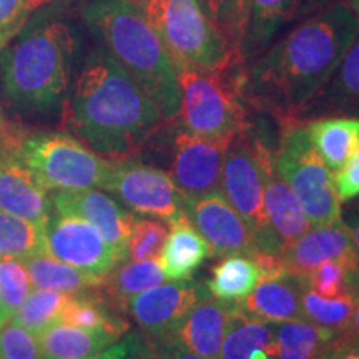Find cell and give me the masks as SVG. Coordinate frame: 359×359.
<instances>
[{"label": "cell", "instance_id": "obj_5", "mask_svg": "<svg viewBox=\"0 0 359 359\" xmlns=\"http://www.w3.org/2000/svg\"><path fill=\"white\" fill-rule=\"evenodd\" d=\"M173 65L206 72L245 70L240 52L210 20L198 0H150L142 7Z\"/></svg>", "mask_w": 359, "mask_h": 359}, {"label": "cell", "instance_id": "obj_9", "mask_svg": "<svg viewBox=\"0 0 359 359\" xmlns=\"http://www.w3.org/2000/svg\"><path fill=\"white\" fill-rule=\"evenodd\" d=\"M263 143L262 138L251 133L248 127L228 147L222 172V195L253 228L258 251L269 253L262 167Z\"/></svg>", "mask_w": 359, "mask_h": 359}, {"label": "cell", "instance_id": "obj_36", "mask_svg": "<svg viewBox=\"0 0 359 359\" xmlns=\"http://www.w3.org/2000/svg\"><path fill=\"white\" fill-rule=\"evenodd\" d=\"M170 233L168 223L158 218H135L128 238L127 258L135 262L158 259Z\"/></svg>", "mask_w": 359, "mask_h": 359}, {"label": "cell", "instance_id": "obj_7", "mask_svg": "<svg viewBox=\"0 0 359 359\" xmlns=\"http://www.w3.org/2000/svg\"><path fill=\"white\" fill-rule=\"evenodd\" d=\"M273 155L278 173L293 190L311 224L321 226L339 222L343 201L336 191L333 173L314 150L304 122L283 125Z\"/></svg>", "mask_w": 359, "mask_h": 359}, {"label": "cell", "instance_id": "obj_42", "mask_svg": "<svg viewBox=\"0 0 359 359\" xmlns=\"http://www.w3.org/2000/svg\"><path fill=\"white\" fill-rule=\"evenodd\" d=\"M150 353L151 359H206L187 349L175 339V336L154 339V343H150Z\"/></svg>", "mask_w": 359, "mask_h": 359}, {"label": "cell", "instance_id": "obj_49", "mask_svg": "<svg viewBox=\"0 0 359 359\" xmlns=\"http://www.w3.org/2000/svg\"><path fill=\"white\" fill-rule=\"evenodd\" d=\"M344 4L359 17V0H344Z\"/></svg>", "mask_w": 359, "mask_h": 359}, {"label": "cell", "instance_id": "obj_15", "mask_svg": "<svg viewBox=\"0 0 359 359\" xmlns=\"http://www.w3.org/2000/svg\"><path fill=\"white\" fill-rule=\"evenodd\" d=\"M283 268L288 275L296 278H306L325 262L343 263L356 281L359 259L354 250L351 235L343 218L331 224L314 226L313 230L299 236L294 243L280 253Z\"/></svg>", "mask_w": 359, "mask_h": 359}, {"label": "cell", "instance_id": "obj_6", "mask_svg": "<svg viewBox=\"0 0 359 359\" xmlns=\"http://www.w3.org/2000/svg\"><path fill=\"white\" fill-rule=\"evenodd\" d=\"M182 97V128L203 140L230 147L248 130L240 93L243 70L206 72L187 65L175 67Z\"/></svg>", "mask_w": 359, "mask_h": 359}, {"label": "cell", "instance_id": "obj_2", "mask_svg": "<svg viewBox=\"0 0 359 359\" xmlns=\"http://www.w3.org/2000/svg\"><path fill=\"white\" fill-rule=\"evenodd\" d=\"M165 123L145 90L105 48L88 55L62 116L72 137L110 161L133 158Z\"/></svg>", "mask_w": 359, "mask_h": 359}, {"label": "cell", "instance_id": "obj_11", "mask_svg": "<svg viewBox=\"0 0 359 359\" xmlns=\"http://www.w3.org/2000/svg\"><path fill=\"white\" fill-rule=\"evenodd\" d=\"M43 231L45 253L88 275L103 278L125 262L102 233L82 218L55 213L48 218Z\"/></svg>", "mask_w": 359, "mask_h": 359}, {"label": "cell", "instance_id": "obj_12", "mask_svg": "<svg viewBox=\"0 0 359 359\" xmlns=\"http://www.w3.org/2000/svg\"><path fill=\"white\" fill-rule=\"evenodd\" d=\"M24 138L7 123L0 125V210L45 228L52 203L22 161Z\"/></svg>", "mask_w": 359, "mask_h": 359}, {"label": "cell", "instance_id": "obj_35", "mask_svg": "<svg viewBox=\"0 0 359 359\" xmlns=\"http://www.w3.org/2000/svg\"><path fill=\"white\" fill-rule=\"evenodd\" d=\"M32 290V280L20 259L0 258V314L4 321L12 320Z\"/></svg>", "mask_w": 359, "mask_h": 359}, {"label": "cell", "instance_id": "obj_28", "mask_svg": "<svg viewBox=\"0 0 359 359\" xmlns=\"http://www.w3.org/2000/svg\"><path fill=\"white\" fill-rule=\"evenodd\" d=\"M336 331L308 320L275 325L273 359H325Z\"/></svg>", "mask_w": 359, "mask_h": 359}, {"label": "cell", "instance_id": "obj_34", "mask_svg": "<svg viewBox=\"0 0 359 359\" xmlns=\"http://www.w3.org/2000/svg\"><path fill=\"white\" fill-rule=\"evenodd\" d=\"M302 306L304 320L339 333L351 321L356 309V296L349 293L338 298H326L313 291L306 283L302 294Z\"/></svg>", "mask_w": 359, "mask_h": 359}, {"label": "cell", "instance_id": "obj_27", "mask_svg": "<svg viewBox=\"0 0 359 359\" xmlns=\"http://www.w3.org/2000/svg\"><path fill=\"white\" fill-rule=\"evenodd\" d=\"M257 351L275 354V325L245 313L235 303L218 359H250Z\"/></svg>", "mask_w": 359, "mask_h": 359}, {"label": "cell", "instance_id": "obj_24", "mask_svg": "<svg viewBox=\"0 0 359 359\" xmlns=\"http://www.w3.org/2000/svg\"><path fill=\"white\" fill-rule=\"evenodd\" d=\"M163 269L158 259H143V262L118 263L109 275L102 278L97 286V293L118 313L127 311L128 302L133 296L165 283Z\"/></svg>", "mask_w": 359, "mask_h": 359}, {"label": "cell", "instance_id": "obj_39", "mask_svg": "<svg viewBox=\"0 0 359 359\" xmlns=\"http://www.w3.org/2000/svg\"><path fill=\"white\" fill-rule=\"evenodd\" d=\"M27 17L25 0H0V50L20 32Z\"/></svg>", "mask_w": 359, "mask_h": 359}, {"label": "cell", "instance_id": "obj_52", "mask_svg": "<svg viewBox=\"0 0 359 359\" xmlns=\"http://www.w3.org/2000/svg\"><path fill=\"white\" fill-rule=\"evenodd\" d=\"M2 325H6V321H4V318H2V314H0V326Z\"/></svg>", "mask_w": 359, "mask_h": 359}, {"label": "cell", "instance_id": "obj_8", "mask_svg": "<svg viewBox=\"0 0 359 359\" xmlns=\"http://www.w3.org/2000/svg\"><path fill=\"white\" fill-rule=\"evenodd\" d=\"M20 156L45 193L103 188L111 165L70 133L25 137Z\"/></svg>", "mask_w": 359, "mask_h": 359}, {"label": "cell", "instance_id": "obj_19", "mask_svg": "<svg viewBox=\"0 0 359 359\" xmlns=\"http://www.w3.org/2000/svg\"><path fill=\"white\" fill-rule=\"evenodd\" d=\"M333 6L331 0H250L246 32L241 43L245 65L266 50L291 25Z\"/></svg>", "mask_w": 359, "mask_h": 359}, {"label": "cell", "instance_id": "obj_10", "mask_svg": "<svg viewBox=\"0 0 359 359\" xmlns=\"http://www.w3.org/2000/svg\"><path fill=\"white\" fill-rule=\"evenodd\" d=\"M103 188L133 212L168 224L187 213L185 201L170 173L132 158L111 161Z\"/></svg>", "mask_w": 359, "mask_h": 359}, {"label": "cell", "instance_id": "obj_21", "mask_svg": "<svg viewBox=\"0 0 359 359\" xmlns=\"http://www.w3.org/2000/svg\"><path fill=\"white\" fill-rule=\"evenodd\" d=\"M320 116L359 118V32L325 87L308 103L299 122Z\"/></svg>", "mask_w": 359, "mask_h": 359}, {"label": "cell", "instance_id": "obj_33", "mask_svg": "<svg viewBox=\"0 0 359 359\" xmlns=\"http://www.w3.org/2000/svg\"><path fill=\"white\" fill-rule=\"evenodd\" d=\"M69 298L70 294L62 293V291L32 290V293L27 296L11 321L39 336L47 327L60 323V314Z\"/></svg>", "mask_w": 359, "mask_h": 359}, {"label": "cell", "instance_id": "obj_50", "mask_svg": "<svg viewBox=\"0 0 359 359\" xmlns=\"http://www.w3.org/2000/svg\"><path fill=\"white\" fill-rule=\"evenodd\" d=\"M125 2H128V4H133V6H137V7H143V6H147L148 2H150V0H125Z\"/></svg>", "mask_w": 359, "mask_h": 359}, {"label": "cell", "instance_id": "obj_22", "mask_svg": "<svg viewBox=\"0 0 359 359\" xmlns=\"http://www.w3.org/2000/svg\"><path fill=\"white\" fill-rule=\"evenodd\" d=\"M306 280L293 275H283L262 280L238 306L251 316L271 325L304 320L302 294Z\"/></svg>", "mask_w": 359, "mask_h": 359}, {"label": "cell", "instance_id": "obj_3", "mask_svg": "<svg viewBox=\"0 0 359 359\" xmlns=\"http://www.w3.org/2000/svg\"><path fill=\"white\" fill-rule=\"evenodd\" d=\"M85 20L105 50L145 90L167 122L180 116L182 97L172 57L140 7L125 0H93Z\"/></svg>", "mask_w": 359, "mask_h": 359}, {"label": "cell", "instance_id": "obj_4", "mask_svg": "<svg viewBox=\"0 0 359 359\" xmlns=\"http://www.w3.org/2000/svg\"><path fill=\"white\" fill-rule=\"evenodd\" d=\"M75 37L64 22H50L22 35L2 53V80L8 100L25 114H45L69 88Z\"/></svg>", "mask_w": 359, "mask_h": 359}, {"label": "cell", "instance_id": "obj_17", "mask_svg": "<svg viewBox=\"0 0 359 359\" xmlns=\"http://www.w3.org/2000/svg\"><path fill=\"white\" fill-rule=\"evenodd\" d=\"M262 167L264 182V213L269 231V253L280 255L309 228L308 215L294 196L288 183L278 173L275 155L266 143L262 147Z\"/></svg>", "mask_w": 359, "mask_h": 359}, {"label": "cell", "instance_id": "obj_30", "mask_svg": "<svg viewBox=\"0 0 359 359\" xmlns=\"http://www.w3.org/2000/svg\"><path fill=\"white\" fill-rule=\"evenodd\" d=\"M259 281L262 271L253 258L231 255L212 268V278L206 283V291L219 302L238 303L257 288Z\"/></svg>", "mask_w": 359, "mask_h": 359}, {"label": "cell", "instance_id": "obj_46", "mask_svg": "<svg viewBox=\"0 0 359 359\" xmlns=\"http://www.w3.org/2000/svg\"><path fill=\"white\" fill-rule=\"evenodd\" d=\"M343 222L346 223L349 235H351L354 250H356V255L359 259V212H356V210H353V208H348L346 213H344ZM358 288H359V268H358L356 281H354V291H356Z\"/></svg>", "mask_w": 359, "mask_h": 359}, {"label": "cell", "instance_id": "obj_16", "mask_svg": "<svg viewBox=\"0 0 359 359\" xmlns=\"http://www.w3.org/2000/svg\"><path fill=\"white\" fill-rule=\"evenodd\" d=\"M206 294L203 286L195 281L167 283L154 286L133 296L127 311L151 339L173 336L180 321Z\"/></svg>", "mask_w": 359, "mask_h": 359}, {"label": "cell", "instance_id": "obj_32", "mask_svg": "<svg viewBox=\"0 0 359 359\" xmlns=\"http://www.w3.org/2000/svg\"><path fill=\"white\" fill-rule=\"evenodd\" d=\"M37 253H45L43 228L0 210V258L22 259Z\"/></svg>", "mask_w": 359, "mask_h": 359}, {"label": "cell", "instance_id": "obj_13", "mask_svg": "<svg viewBox=\"0 0 359 359\" xmlns=\"http://www.w3.org/2000/svg\"><path fill=\"white\" fill-rule=\"evenodd\" d=\"M228 147L203 140L180 127L173 135L172 177L183 201L222 191L223 161Z\"/></svg>", "mask_w": 359, "mask_h": 359}, {"label": "cell", "instance_id": "obj_18", "mask_svg": "<svg viewBox=\"0 0 359 359\" xmlns=\"http://www.w3.org/2000/svg\"><path fill=\"white\" fill-rule=\"evenodd\" d=\"M50 203L57 215L82 218L93 224L127 259L130 231L137 217L123 210L111 196L93 188L79 191H52Z\"/></svg>", "mask_w": 359, "mask_h": 359}, {"label": "cell", "instance_id": "obj_23", "mask_svg": "<svg viewBox=\"0 0 359 359\" xmlns=\"http://www.w3.org/2000/svg\"><path fill=\"white\" fill-rule=\"evenodd\" d=\"M168 226L170 233L158 257L160 268L170 280H190L205 259L210 258V246L193 226L187 213Z\"/></svg>", "mask_w": 359, "mask_h": 359}, {"label": "cell", "instance_id": "obj_25", "mask_svg": "<svg viewBox=\"0 0 359 359\" xmlns=\"http://www.w3.org/2000/svg\"><path fill=\"white\" fill-rule=\"evenodd\" d=\"M304 125L314 150L331 173L338 172L359 145V118L354 116H320Z\"/></svg>", "mask_w": 359, "mask_h": 359}, {"label": "cell", "instance_id": "obj_53", "mask_svg": "<svg viewBox=\"0 0 359 359\" xmlns=\"http://www.w3.org/2000/svg\"><path fill=\"white\" fill-rule=\"evenodd\" d=\"M4 122H2V116H0V125H2Z\"/></svg>", "mask_w": 359, "mask_h": 359}, {"label": "cell", "instance_id": "obj_38", "mask_svg": "<svg viewBox=\"0 0 359 359\" xmlns=\"http://www.w3.org/2000/svg\"><path fill=\"white\" fill-rule=\"evenodd\" d=\"M0 359H43L39 338L8 321L0 326Z\"/></svg>", "mask_w": 359, "mask_h": 359}, {"label": "cell", "instance_id": "obj_31", "mask_svg": "<svg viewBox=\"0 0 359 359\" xmlns=\"http://www.w3.org/2000/svg\"><path fill=\"white\" fill-rule=\"evenodd\" d=\"M93 291L95 294H70L60 314V323L82 330L107 331L122 338L128 330V323L97 293V290Z\"/></svg>", "mask_w": 359, "mask_h": 359}, {"label": "cell", "instance_id": "obj_47", "mask_svg": "<svg viewBox=\"0 0 359 359\" xmlns=\"http://www.w3.org/2000/svg\"><path fill=\"white\" fill-rule=\"evenodd\" d=\"M354 296H356V309H354L351 321L348 323V326L343 331L336 333V336H339L343 339L359 341V288L354 291Z\"/></svg>", "mask_w": 359, "mask_h": 359}, {"label": "cell", "instance_id": "obj_48", "mask_svg": "<svg viewBox=\"0 0 359 359\" xmlns=\"http://www.w3.org/2000/svg\"><path fill=\"white\" fill-rule=\"evenodd\" d=\"M58 2H64V0H25V8H27V13L30 15V13L42 11L45 7L55 6Z\"/></svg>", "mask_w": 359, "mask_h": 359}, {"label": "cell", "instance_id": "obj_37", "mask_svg": "<svg viewBox=\"0 0 359 359\" xmlns=\"http://www.w3.org/2000/svg\"><path fill=\"white\" fill-rule=\"evenodd\" d=\"M306 283L313 291L326 298H338L349 293L354 294L353 275L343 263L333 262V259L320 264L306 278Z\"/></svg>", "mask_w": 359, "mask_h": 359}, {"label": "cell", "instance_id": "obj_51", "mask_svg": "<svg viewBox=\"0 0 359 359\" xmlns=\"http://www.w3.org/2000/svg\"><path fill=\"white\" fill-rule=\"evenodd\" d=\"M349 208H353V210H356V212H359V196H358V198H354L353 203L349 205Z\"/></svg>", "mask_w": 359, "mask_h": 359}, {"label": "cell", "instance_id": "obj_26", "mask_svg": "<svg viewBox=\"0 0 359 359\" xmlns=\"http://www.w3.org/2000/svg\"><path fill=\"white\" fill-rule=\"evenodd\" d=\"M43 359H83L95 356L120 339L107 331H90L55 323L39 336Z\"/></svg>", "mask_w": 359, "mask_h": 359}, {"label": "cell", "instance_id": "obj_29", "mask_svg": "<svg viewBox=\"0 0 359 359\" xmlns=\"http://www.w3.org/2000/svg\"><path fill=\"white\" fill-rule=\"evenodd\" d=\"M29 271L34 290H52L77 294L95 290L102 278L88 275L70 264L58 262L48 253H37L20 259Z\"/></svg>", "mask_w": 359, "mask_h": 359}, {"label": "cell", "instance_id": "obj_44", "mask_svg": "<svg viewBox=\"0 0 359 359\" xmlns=\"http://www.w3.org/2000/svg\"><path fill=\"white\" fill-rule=\"evenodd\" d=\"M201 8L210 20L218 27L226 37L228 30V0H198ZM230 42V40H228Z\"/></svg>", "mask_w": 359, "mask_h": 359}, {"label": "cell", "instance_id": "obj_45", "mask_svg": "<svg viewBox=\"0 0 359 359\" xmlns=\"http://www.w3.org/2000/svg\"><path fill=\"white\" fill-rule=\"evenodd\" d=\"M325 359H359V341L334 336Z\"/></svg>", "mask_w": 359, "mask_h": 359}, {"label": "cell", "instance_id": "obj_1", "mask_svg": "<svg viewBox=\"0 0 359 359\" xmlns=\"http://www.w3.org/2000/svg\"><path fill=\"white\" fill-rule=\"evenodd\" d=\"M358 32L359 17L344 2L313 13L245 67L241 98L281 125L299 122Z\"/></svg>", "mask_w": 359, "mask_h": 359}, {"label": "cell", "instance_id": "obj_20", "mask_svg": "<svg viewBox=\"0 0 359 359\" xmlns=\"http://www.w3.org/2000/svg\"><path fill=\"white\" fill-rule=\"evenodd\" d=\"M235 303L203 296L180 321L173 331L175 339L190 351L206 359H218L224 334L230 326Z\"/></svg>", "mask_w": 359, "mask_h": 359}, {"label": "cell", "instance_id": "obj_43", "mask_svg": "<svg viewBox=\"0 0 359 359\" xmlns=\"http://www.w3.org/2000/svg\"><path fill=\"white\" fill-rule=\"evenodd\" d=\"M140 343L135 338H127L122 343L115 344V346H109V349H103L102 353L95 354V356L83 358V359H138L142 353Z\"/></svg>", "mask_w": 359, "mask_h": 359}, {"label": "cell", "instance_id": "obj_14", "mask_svg": "<svg viewBox=\"0 0 359 359\" xmlns=\"http://www.w3.org/2000/svg\"><path fill=\"white\" fill-rule=\"evenodd\" d=\"M187 217L210 246V258L231 255L253 257L258 251L257 235L250 223L236 212L222 191L185 201Z\"/></svg>", "mask_w": 359, "mask_h": 359}, {"label": "cell", "instance_id": "obj_41", "mask_svg": "<svg viewBox=\"0 0 359 359\" xmlns=\"http://www.w3.org/2000/svg\"><path fill=\"white\" fill-rule=\"evenodd\" d=\"M248 13H250V0H228L226 39L230 40L233 47L240 52V55H241V43H243V37L246 32V24H248Z\"/></svg>", "mask_w": 359, "mask_h": 359}, {"label": "cell", "instance_id": "obj_40", "mask_svg": "<svg viewBox=\"0 0 359 359\" xmlns=\"http://www.w3.org/2000/svg\"><path fill=\"white\" fill-rule=\"evenodd\" d=\"M334 187L341 201H349L359 196V145L346 163L333 173Z\"/></svg>", "mask_w": 359, "mask_h": 359}]
</instances>
